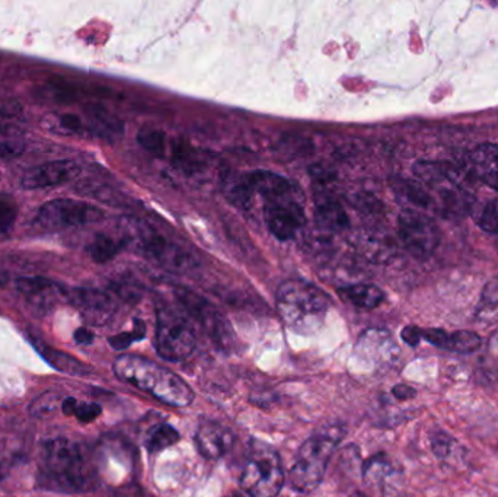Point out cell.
<instances>
[{"instance_id": "26", "label": "cell", "mask_w": 498, "mask_h": 497, "mask_svg": "<svg viewBox=\"0 0 498 497\" xmlns=\"http://www.w3.org/2000/svg\"><path fill=\"white\" fill-rule=\"evenodd\" d=\"M181 439L177 429L169 423H161V425L155 426V428L148 433L145 439V448L149 453H161L164 449L173 446Z\"/></svg>"}, {"instance_id": "31", "label": "cell", "mask_w": 498, "mask_h": 497, "mask_svg": "<svg viewBox=\"0 0 498 497\" xmlns=\"http://www.w3.org/2000/svg\"><path fill=\"white\" fill-rule=\"evenodd\" d=\"M137 142L143 149L148 150L149 154L155 155L157 158H162L165 155V133L162 130L143 127L137 133Z\"/></svg>"}, {"instance_id": "48", "label": "cell", "mask_w": 498, "mask_h": 497, "mask_svg": "<svg viewBox=\"0 0 498 497\" xmlns=\"http://www.w3.org/2000/svg\"><path fill=\"white\" fill-rule=\"evenodd\" d=\"M351 497H369L367 494L362 493V492H356V493L351 494Z\"/></svg>"}, {"instance_id": "21", "label": "cell", "mask_w": 498, "mask_h": 497, "mask_svg": "<svg viewBox=\"0 0 498 497\" xmlns=\"http://www.w3.org/2000/svg\"><path fill=\"white\" fill-rule=\"evenodd\" d=\"M338 296L344 302L360 308V309H374L385 300L382 289L369 284H356L340 287Z\"/></svg>"}, {"instance_id": "4", "label": "cell", "mask_w": 498, "mask_h": 497, "mask_svg": "<svg viewBox=\"0 0 498 497\" xmlns=\"http://www.w3.org/2000/svg\"><path fill=\"white\" fill-rule=\"evenodd\" d=\"M241 485L249 497H277L280 494L285 485V469L273 446L255 437L251 439Z\"/></svg>"}, {"instance_id": "23", "label": "cell", "mask_w": 498, "mask_h": 497, "mask_svg": "<svg viewBox=\"0 0 498 497\" xmlns=\"http://www.w3.org/2000/svg\"><path fill=\"white\" fill-rule=\"evenodd\" d=\"M317 227L328 232H341L349 225V216L341 204L333 200L322 202L315 211Z\"/></svg>"}, {"instance_id": "8", "label": "cell", "mask_w": 498, "mask_h": 497, "mask_svg": "<svg viewBox=\"0 0 498 497\" xmlns=\"http://www.w3.org/2000/svg\"><path fill=\"white\" fill-rule=\"evenodd\" d=\"M175 295L185 311L200 324L217 348L223 352H230L235 349L237 337L233 334L232 325L216 307L187 289H178Z\"/></svg>"}, {"instance_id": "37", "label": "cell", "mask_w": 498, "mask_h": 497, "mask_svg": "<svg viewBox=\"0 0 498 497\" xmlns=\"http://www.w3.org/2000/svg\"><path fill=\"white\" fill-rule=\"evenodd\" d=\"M57 400H59V396L54 394V392H44V394H41L38 398H36V400L31 403L29 412H31L33 416H45V414L54 412Z\"/></svg>"}, {"instance_id": "11", "label": "cell", "mask_w": 498, "mask_h": 497, "mask_svg": "<svg viewBox=\"0 0 498 497\" xmlns=\"http://www.w3.org/2000/svg\"><path fill=\"white\" fill-rule=\"evenodd\" d=\"M264 219L269 232L280 241L293 238L298 229L306 223L305 212L301 204L287 197L267 202Z\"/></svg>"}, {"instance_id": "5", "label": "cell", "mask_w": 498, "mask_h": 497, "mask_svg": "<svg viewBox=\"0 0 498 497\" xmlns=\"http://www.w3.org/2000/svg\"><path fill=\"white\" fill-rule=\"evenodd\" d=\"M45 474L50 483L68 493L84 492L91 485L81 449L73 442L59 437L47 442L44 446Z\"/></svg>"}, {"instance_id": "16", "label": "cell", "mask_w": 498, "mask_h": 497, "mask_svg": "<svg viewBox=\"0 0 498 497\" xmlns=\"http://www.w3.org/2000/svg\"><path fill=\"white\" fill-rule=\"evenodd\" d=\"M235 442V435L226 426L214 421L201 423L196 433V445L198 453L207 460H219L223 457Z\"/></svg>"}, {"instance_id": "27", "label": "cell", "mask_w": 498, "mask_h": 497, "mask_svg": "<svg viewBox=\"0 0 498 497\" xmlns=\"http://www.w3.org/2000/svg\"><path fill=\"white\" fill-rule=\"evenodd\" d=\"M121 248L123 243L120 241H116L108 235L98 234L92 243L89 244L88 253L95 263L102 264L113 260L120 253Z\"/></svg>"}, {"instance_id": "35", "label": "cell", "mask_w": 498, "mask_h": 497, "mask_svg": "<svg viewBox=\"0 0 498 497\" xmlns=\"http://www.w3.org/2000/svg\"><path fill=\"white\" fill-rule=\"evenodd\" d=\"M477 223L484 231L498 234V198L486 203L479 211Z\"/></svg>"}, {"instance_id": "40", "label": "cell", "mask_w": 498, "mask_h": 497, "mask_svg": "<svg viewBox=\"0 0 498 497\" xmlns=\"http://www.w3.org/2000/svg\"><path fill=\"white\" fill-rule=\"evenodd\" d=\"M24 152V146L17 140L0 143V159L15 158Z\"/></svg>"}, {"instance_id": "44", "label": "cell", "mask_w": 498, "mask_h": 497, "mask_svg": "<svg viewBox=\"0 0 498 497\" xmlns=\"http://www.w3.org/2000/svg\"><path fill=\"white\" fill-rule=\"evenodd\" d=\"M141 487L137 485H129V487H124V489L118 490V493L114 494V497H141Z\"/></svg>"}, {"instance_id": "38", "label": "cell", "mask_w": 498, "mask_h": 497, "mask_svg": "<svg viewBox=\"0 0 498 497\" xmlns=\"http://www.w3.org/2000/svg\"><path fill=\"white\" fill-rule=\"evenodd\" d=\"M100 413H102V407L97 403H77L73 416H76L77 421L82 423H91L100 416Z\"/></svg>"}, {"instance_id": "18", "label": "cell", "mask_w": 498, "mask_h": 497, "mask_svg": "<svg viewBox=\"0 0 498 497\" xmlns=\"http://www.w3.org/2000/svg\"><path fill=\"white\" fill-rule=\"evenodd\" d=\"M245 177L251 190L257 191L258 195L266 197L267 202L289 197L290 193L293 191V186L287 178L269 171H253Z\"/></svg>"}, {"instance_id": "17", "label": "cell", "mask_w": 498, "mask_h": 497, "mask_svg": "<svg viewBox=\"0 0 498 497\" xmlns=\"http://www.w3.org/2000/svg\"><path fill=\"white\" fill-rule=\"evenodd\" d=\"M415 177L434 191L463 187V175L456 166L446 162H417L414 165Z\"/></svg>"}, {"instance_id": "20", "label": "cell", "mask_w": 498, "mask_h": 497, "mask_svg": "<svg viewBox=\"0 0 498 497\" xmlns=\"http://www.w3.org/2000/svg\"><path fill=\"white\" fill-rule=\"evenodd\" d=\"M390 186L397 197L406 203L410 211H426L434 206L433 197L420 182L406 178H390Z\"/></svg>"}, {"instance_id": "46", "label": "cell", "mask_w": 498, "mask_h": 497, "mask_svg": "<svg viewBox=\"0 0 498 497\" xmlns=\"http://www.w3.org/2000/svg\"><path fill=\"white\" fill-rule=\"evenodd\" d=\"M13 127L9 123L4 122L0 118V136H9L12 134Z\"/></svg>"}, {"instance_id": "14", "label": "cell", "mask_w": 498, "mask_h": 497, "mask_svg": "<svg viewBox=\"0 0 498 497\" xmlns=\"http://www.w3.org/2000/svg\"><path fill=\"white\" fill-rule=\"evenodd\" d=\"M356 353L372 364L388 365L398 357L399 349L390 332L372 328L358 339Z\"/></svg>"}, {"instance_id": "43", "label": "cell", "mask_w": 498, "mask_h": 497, "mask_svg": "<svg viewBox=\"0 0 498 497\" xmlns=\"http://www.w3.org/2000/svg\"><path fill=\"white\" fill-rule=\"evenodd\" d=\"M73 337H75V341L79 344H91L95 340L93 333L89 332L88 328H77Z\"/></svg>"}, {"instance_id": "9", "label": "cell", "mask_w": 498, "mask_h": 497, "mask_svg": "<svg viewBox=\"0 0 498 497\" xmlns=\"http://www.w3.org/2000/svg\"><path fill=\"white\" fill-rule=\"evenodd\" d=\"M399 238L417 259H429L440 243V231L433 219L422 212L404 209L399 214Z\"/></svg>"}, {"instance_id": "47", "label": "cell", "mask_w": 498, "mask_h": 497, "mask_svg": "<svg viewBox=\"0 0 498 497\" xmlns=\"http://www.w3.org/2000/svg\"><path fill=\"white\" fill-rule=\"evenodd\" d=\"M9 284V275L4 269H0V287H4Z\"/></svg>"}, {"instance_id": "3", "label": "cell", "mask_w": 498, "mask_h": 497, "mask_svg": "<svg viewBox=\"0 0 498 497\" xmlns=\"http://www.w3.org/2000/svg\"><path fill=\"white\" fill-rule=\"evenodd\" d=\"M342 435V428L333 426L303 442L296 455V461L290 469V485L294 490L301 493H309L321 485Z\"/></svg>"}, {"instance_id": "45", "label": "cell", "mask_w": 498, "mask_h": 497, "mask_svg": "<svg viewBox=\"0 0 498 497\" xmlns=\"http://www.w3.org/2000/svg\"><path fill=\"white\" fill-rule=\"evenodd\" d=\"M77 400L76 398H66L63 403H61V410L65 413L66 416H73L75 414V410H76Z\"/></svg>"}, {"instance_id": "24", "label": "cell", "mask_w": 498, "mask_h": 497, "mask_svg": "<svg viewBox=\"0 0 498 497\" xmlns=\"http://www.w3.org/2000/svg\"><path fill=\"white\" fill-rule=\"evenodd\" d=\"M394 474V462L390 461L386 453L374 455L363 465V478L370 485H382Z\"/></svg>"}, {"instance_id": "2", "label": "cell", "mask_w": 498, "mask_h": 497, "mask_svg": "<svg viewBox=\"0 0 498 497\" xmlns=\"http://www.w3.org/2000/svg\"><path fill=\"white\" fill-rule=\"evenodd\" d=\"M277 309L292 332L309 336L325 321L330 300L315 285L303 280H287L277 289Z\"/></svg>"}, {"instance_id": "28", "label": "cell", "mask_w": 498, "mask_h": 497, "mask_svg": "<svg viewBox=\"0 0 498 497\" xmlns=\"http://www.w3.org/2000/svg\"><path fill=\"white\" fill-rule=\"evenodd\" d=\"M17 289L22 295L28 296L29 300L45 296L52 291H59V285L54 284L52 280L45 279L41 276H33V277H20L17 280Z\"/></svg>"}, {"instance_id": "39", "label": "cell", "mask_w": 498, "mask_h": 497, "mask_svg": "<svg viewBox=\"0 0 498 497\" xmlns=\"http://www.w3.org/2000/svg\"><path fill=\"white\" fill-rule=\"evenodd\" d=\"M486 362H484V371L486 373H498V332L491 337L488 348H486Z\"/></svg>"}, {"instance_id": "42", "label": "cell", "mask_w": 498, "mask_h": 497, "mask_svg": "<svg viewBox=\"0 0 498 497\" xmlns=\"http://www.w3.org/2000/svg\"><path fill=\"white\" fill-rule=\"evenodd\" d=\"M401 339L411 348H417L418 343L422 341L420 334H418V327H415V325H408V327L404 328L401 332Z\"/></svg>"}, {"instance_id": "15", "label": "cell", "mask_w": 498, "mask_h": 497, "mask_svg": "<svg viewBox=\"0 0 498 497\" xmlns=\"http://www.w3.org/2000/svg\"><path fill=\"white\" fill-rule=\"evenodd\" d=\"M420 340H424L434 348L447 350V352L474 353L481 348V337L474 332L461 330V332L447 333L440 328H418Z\"/></svg>"}, {"instance_id": "10", "label": "cell", "mask_w": 498, "mask_h": 497, "mask_svg": "<svg viewBox=\"0 0 498 497\" xmlns=\"http://www.w3.org/2000/svg\"><path fill=\"white\" fill-rule=\"evenodd\" d=\"M133 228L141 250L157 260V263L165 266L169 270L178 271L191 266L189 255L177 244L169 243L168 239L146 225H137Z\"/></svg>"}, {"instance_id": "1", "label": "cell", "mask_w": 498, "mask_h": 497, "mask_svg": "<svg viewBox=\"0 0 498 497\" xmlns=\"http://www.w3.org/2000/svg\"><path fill=\"white\" fill-rule=\"evenodd\" d=\"M114 373L123 382L149 392L173 407H189L196 398L193 389L181 376L141 356H120L114 362Z\"/></svg>"}, {"instance_id": "36", "label": "cell", "mask_w": 498, "mask_h": 497, "mask_svg": "<svg viewBox=\"0 0 498 497\" xmlns=\"http://www.w3.org/2000/svg\"><path fill=\"white\" fill-rule=\"evenodd\" d=\"M18 207L12 197L0 193V232H8L17 220Z\"/></svg>"}, {"instance_id": "12", "label": "cell", "mask_w": 498, "mask_h": 497, "mask_svg": "<svg viewBox=\"0 0 498 497\" xmlns=\"http://www.w3.org/2000/svg\"><path fill=\"white\" fill-rule=\"evenodd\" d=\"M79 172L81 168L68 159L47 162L25 172L20 178V187L25 190H38V188L61 186L65 182L72 181Z\"/></svg>"}, {"instance_id": "33", "label": "cell", "mask_w": 498, "mask_h": 497, "mask_svg": "<svg viewBox=\"0 0 498 497\" xmlns=\"http://www.w3.org/2000/svg\"><path fill=\"white\" fill-rule=\"evenodd\" d=\"M459 445L449 433L438 432L431 437V449L438 460H452L458 453Z\"/></svg>"}, {"instance_id": "30", "label": "cell", "mask_w": 498, "mask_h": 497, "mask_svg": "<svg viewBox=\"0 0 498 497\" xmlns=\"http://www.w3.org/2000/svg\"><path fill=\"white\" fill-rule=\"evenodd\" d=\"M477 314L482 320H498V276L484 287Z\"/></svg>"}, {"instance_id": "6", "label": "cell", "mask_w": 498, "mask_h": 497, "mask_svg": "<svg viewBox=\"0 0 498 497\" xmlns=\"http://www.w3.org/2000/svg\"><path fill=\"white\" fill-rule=\"evenodd\" d=\"M196 344V333L187 316L171 307L157 309L155 348L162 359L181 362L191 356Z\"/></svg>"}, {"instance_id": "19", "label": "cell", "mask_w": 498, "mask_h": 497, "mask_svg": "<svg viewBox=\"0 0 498 497\" xmlns=\"http://www.w3.org/2000/svg\"><path fill=\"white\" fill-rule=\"evenodd\" d=\"M470 165L475 175L486 186L498 191V146L484 143L470 154Z\"/></svg>"}, {"instance_id": "49", "label": "cell", "mask_w": 498, "mask_h": 497, "mask_svg": "<svg viewBox=\"0 0 498 497\" xmlns=\"http://www.w3.org/2000/svg\"><path fill=\"white\" fill-rule=\"evenodd\" d=\"M0 477H2V464H0Z\"/></svg>"}, {"instance_id": "7", "label": "cell", "mask_w": 498, "mask_h": 497, "mask_svg": "<svg viewBox=\"0 0 498 497\" xmlns=\"http://www.w3.org/2000/svg\"><path fill=\"white\" fill-rule=\"evenodd\" d=\"M100 219H104V212L97 206L73 198H56L38 209L36 223L50 231H60L97 223Z\"/></svg>"}, {"instance_id": "29", "label": "cell", "mask_w": 498, "mask_h": 497, "mask_svg": "<svg viewBox=\"0 0 498 497\" xmlns=\"http://www.w3.org/2000/svg\"><path fill=\"white\" fill-rule=\"evenodd\" d=\"M45 129L60 136L82 133V120L75 114H61V116H49L44 118Z\"/></svg>"}, {"instance_id": "22", "label": "cell", "mask_w": 498, "mask_h": 497, "mask_svg": "<svg viewBox=\"0 0 498 497\" xmlns=\"http://www.w3.org/2000/svg\"><path fill=\"white\" fill-rule=\"evenodd\" d=\"M31 343L40 352V355L52 365V368L57 369V371L68 373V375H88V366H84L82 362L75 359L73 356L50 348L49 344L36 339V337H31Z\"/></svg>"}, {"instance_id": "34", "label": "cell", "mask_w": 498, "mask_h": 497, "mask_svg": "<svg viewBox=\"0 0 498 497\" xmlns=\"http://www.w3.org/2000/svg\"><path fill=\"white\" fill-rule=\"evenodd\" d=\"M146 336V324L143 321L136 318L134 320L133 332L121 333V334H116V336L109 337L108 343L111 344V348L116 349V350H124V349L129 348L130 344L133 341H141V340L145 339Z\"/></svg>"}, {"instance_id": "32", "label": "cell", "mask_w": 498, "mask_h": 497, "mask_svg": "<svg viewBox=\"0 0 498 497\" xmlns=\"http://www.w3.org/2000/svg\"><path fill=\"white\" fill-rule=\"evenodd\" d=\"M173 158H175L178 168L184 172H189V174L200 172L205 168V162L203 156L189 146L180 145V148H175Z\"/></svg>"}, {"instance_id": "25", "label": "cell", "mask_w": 498, "mask_h": 497, "mask_svg": "<svg viewBox=\"0 0 498 497\" xmlns=\"http://www.w3.org/2000/svg\"><path fill=\"white\" fill-rule=\"evenodd\" d=\"M223 193L233 206L239 207V209H248L251 204L253 190L246 181L245 175H242V177L226 175L225 181H223Z\"/></svg>"}, {"instance_id": "13", "label": "cell", "mask_w": 498, "mask_h": 497, "mask_svg": "<svg viewBox=\"0 0 498 497\" xmlns=\"http://www.w3.org/2000/svg\"><path fill=\"white\" fill-rule=\"evenodd\" d=\"M68 300L88 318L89 323L105 324L116 312V303L105 292L91 287H76L68 292Z\"/></svg>"}, {"instance_id": "41", "label": "cell", "mask_w": 498, "mask_h": 497, "mask_svg": "<svg viewBox=\"0 0 498 497\" xmlns=\"http://www.w3.org/2000/svg\"><path fill=\"white\" fill-rule=\"evenodd\" d=\"M392 396L398 401H410L417 397V389L410 385L398 384L392 389Z\"/></svg>"}]
</instances>
